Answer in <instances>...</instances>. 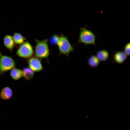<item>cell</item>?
<instances>
[{
	"label": "cell",
	"mask_w": 130,
	"mask_h": 130,
	"mask_svg": "<svg viewBox=\"0 0 130 130\" xmlns=\"http://www.w3.org/2000/svg\"><path fill=\"white\" fill-rule=\"evenodd\" d=\"M35 40L36 42L34 52L35 57L41 59H46L48 63L50 50L48 43V39L39 40L35 39Z\"/></svg>",
	"instance_id": "cell-1"
},
{
	"label": "cell",
	"mask_w": 130,
	"mask_h": 130,
	"mask_svg": "<svg viewBox=\"0 0 130 130\" xmlns=\"http://www.w3.org/2000/svg\"><path fill=\"white\" fill-rule=\"evenodd\" d=\"M56 45L58 49L59 55L63 54L68 57L69 54L74 50L68 37L62 33L59 36Z\"/></svg>",
	"instance_id": "cell-2"
},
{
	"label": "cell",
	"mask_w": 130,
	"mask_h": 130,
	"mask_svg": "<svg viewBox=\"0 0 130 130\" xmlns=\"http://www.w3.org/2000/svg\"><path fill=\"white\" fill-rule=\"evenodd\" d=\"M96 36L90 30L87 29L86 27L80 28L78 43H81L85 45H95Z\"/></svg>",
	"instance_id": "cell-3"
},
{
	"label": "cell",
	"mask_w": 130,
	"mask_h": 130,
	"mask_svg": "<svg viewBox=\"0 0 130 130\" xmlns=\"http://www.w3.org/2000/svg\"><path fill=\"white\" fill-rule=\"evenodd\" d=\"M15 60L9 56L3 55L0 52V75L15 67Z\"/></svg>",
	"instance_id": "cell-4"
},
{
	"label": "cell",
	"mask_w": 130,
	"mask_h": 130,
	"mask_svg": "<svg viewBox=\"0 0 130 130\" xmlns=\"http://www.w3.org/2000/svg\"><path fill=\"white\" fill-rule=\"evenodd\" d=\"M34 53L33 48L28 41L25 42L20 45L17 50L16 54L19 57L29 59L32 57Z\"/></svg>",
	"instance_id": "cell-5"
},
{
	"label": "cell",
	"mask_w": 130,
	"mask_h": 130,
	"mask_svg": "<svg viewBox=\"0 0 130 130\" xmlns=\"http://www.w3.org/2000/svg\"><path fill=\"white\" fill-rule=\"evenodd\" d=\"M41 60L36 57H32L29 58L27 61L29 67L34 72L41 71L43 69Z\"/></svg>",
	"instance_id": "cell-6"
},
{
	"label": "cell",
	"mask_w": 130,
	"mask_h": 130,
	"mask_svg": "<svg viewBox=\"0 0 130 130\" xmlns=\"http://www.w3.org/2000/svg\"><path fill=\"white\" fill-rule=\"evenodd\" d=\"M4 44L5 47L11 52L13 49L15 43L12 36L9 35H6L3 39Z\"/></svg>",
	"instance_id": "cell-7"
},
{
	"label": "cell",
	"mask_w": 130,
	"mask_h": 130,
	"mask_svg": "<svg viewBox=\"0 0 130 130\" xmlns=\"http://www.w3.org/2000/svg\"><path fill=\"white\" fill-rule=\"evenodd\" d=\"M13 94V91L11 88L6 86L4 87L1 90L0 93V96L1 99L6 100L10 98Z\"/></svg>",
	"instance_id": "cell-8"
},
{
	"label": "cell",
	"mask_w": 130,
	"mask_h": 130,
	"mask_svg": "<svg viewBox=\"0 0 130 130\" xmlns=\"http://www.w3.org/2000/svg\"><path fill=\"white\" fill-rule=\"evenodd\" d=\"M127 56L124 52L122 51L115 52L113 55L114 61L117 63L120 64L123 63L126 59Z\"/></svg>",
	"instance_id": "cell-9"
},
{
	"label": "cell",
	"mask_w": 130,
	"mask_h": 130,
	"mask_svg": "<svg viewBox=\"0 0 130 130\" xmlns=\"http://www.w3.org/2000/svg\"><path fill=\"white\" fill-rule=\"evenodd\" d=\"M22 71V77L26 80H30L34 77V72L29 67H24Z\"/></svg>",
	"instance_id": "cell-10"
},
{
	"label": "cell",
	"mask_w": 130,
	"mask_h": 130,
	"mask_svg": "<svg viewBox=\"0 0 130 130\" xmlns=\"http://www.w3.org/2000/svg\"><path fill=\"white\" fill-rule=\"evenodd\" d=\"M10 75L13 79L18 80L22 77V71L20 69L15 67L11 70Z\"/></svg>",
	"instance_id": "cell-11"
},
{
	"label": "cell",
	"mask_w": 130,
	"mask_h": 130,
	"mask_svg": "<svg viewBox=\"0 0 130 130\" xmlns=\"http://www.w3.org/2000/svg\"><path fill=\"white\" fill-rule=\"evenodd\" d=\"M12 37L15 44L19 45H20L23 43L26 40L23 36L18 32L14 33Z\"/></svg>",
	"instance_id": "cell-12"
},
{
	"label": "cell",
	"mask_w": 130,
	"mask_h": 130,
	"mask_svg": "<svg viewBox=\"0 0 130 130\" xmlns=\"http://www.w3.org/2000/svg\"><path fill=\"white\" fill-rule=\"evenodd\" d=\"M96 56L100 61H104L106 60L108 58L109 54L107 51L103 49L97 52Z\"/></svg>",
	"instance_id": "cell-13"
},
{
	"label": "cell",
	"mask_w": 130,
	"mask_h": 130,
	"mask_svg": "<svg viewBox=\"0 0 130 130\" xmlns=\"http://www.w3.org/2000/svg\"><path fill=\"white\" fill-rule=\"evenodd\" d=\"M88 63L90 66L92 67H97L99 65L100 61L96 56L91 55L88 58Z\"/></svg>",
	"instance_id": "cell-14"
},
{
	"label": "cell",
	"mask_w": 130,
	"mask_h": 130,
	"mask_svg": "<svg viewBox=\"0 0 130 130\" xmlns=\"http://www.w3.org/2000/svg\"><path fill=\"white\" fill-rule=\"evenodd\" d=\"M130 43H129L126 44L124 47V52L127 56L130 55Z\"/></svg>",
	"instance_id": "cell-15"
},
{
	"label": "cell",
	"mask_w": 130,
	"mask_h": 130,
	"mask_svg": "<svg viewBox=\"0 0 130 130\" xmlns=\"http://www.w3.org/2000/svg\"><path fill=\"white\" fill-rule=\"evenodd\" d=\"M59 36H58L57 35H54L53 36L52 39V42L53 43H54L56 44L58 38Z\"/></svg>",
	"instance_id": "cell-16"
}]
</instances>
